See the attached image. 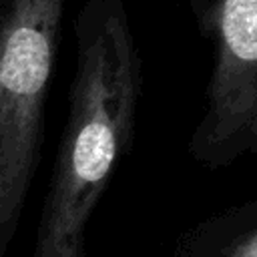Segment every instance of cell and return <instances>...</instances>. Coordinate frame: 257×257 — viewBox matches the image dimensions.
<instances>
[{
	"mask_svg": "<svg viewBox=\"0 0 257 257\" xmlns=\"http://www.w3.org/2000/svg\"><path fill=\"white\" fill-rule=\"evenodd\" d=\"M68 110L32 257H86V227L135 141L143 62L122 0H86L74 18Z\"/></svg>",
	"mask_w": 257,
	"mask_h": 257,
	"instance_id": "6da1fadb",
	"label": "cell"
},
{
	"mask_svg": "<svg viewBox=\"0 0 257 257\" xmlns=\"http://www.w3.org/2000/svg\"><path fill=\"white\" fill-rule=\"evenodd\" d=\"M183 2L211 52L187 149L195 163L215 171L257 155V0Z\"/></svg>",
	"mask_w": 257,
	"mask_h": 257,
	"instance_id": "3957f363",
	"label": "cell"
},
{
	"mask_svg": "<svg viewBox=\"0 0 257 257\" xmlns=\"http://www.w3.org/2000/svg\"><path fill=\"white\" fill-rule=\"evenodd\" d=\"M183 251L187 257H257V199L199 225Z\"/></svg>",
	"mask_w": 257,
	"mask_h": 257,
	"instance_id": "277c9868",
	"label": "cell"
},
{
	"mask_svg": "<svg viewBox=\"0 0 257 257\" xmlns=\"http://www.w3.org/2000/svg\"><path fill=\"white\" fill-rule=\"evenodd\" d=\"M66 0H0V257L20 227L44 143Z\"/></svg>",
	"mask_w": 257,
	"mask_h": 257,
	"instance_id": "7a4b0ae2",
	"label": "cell"
}]
</instances>
